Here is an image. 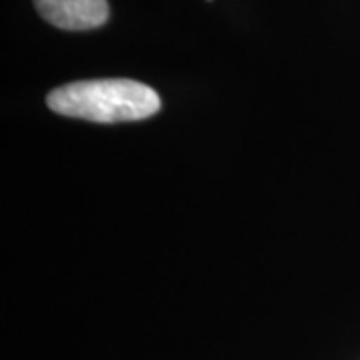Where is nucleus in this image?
Listing matches in <instances>:
<instances>
[{"instance_id": "nucleus-1", "label": "nucleus", "mask_w": 360, "mask_h": 360, "mask_svg": "<svg viewBox=\"0 0 360 360\" xmlns=\"http://www.w3.org/2000/svg\"><path fill=\"white\" fill-rule=\"evenodd\" d=\"M52 112L89 122H134L160 110L156 90L130 78H96L68 82L49 92Z\"/></svg>"}, {"instance_id": "nucleus-2", "label": "nucleus", "mask_w": 360, "mask_h": 360, "mask_svg": "<svg viewBox=\"0 0 360 360\" xmlns=\"http://www.w3.org/2000/svg\"><path fill=\"white\" fill-rule=\"evenodd\" d=\"M34 8L49 22L60 30H92L106 25V0H32Z\"/></svg>"}]
</instances>
